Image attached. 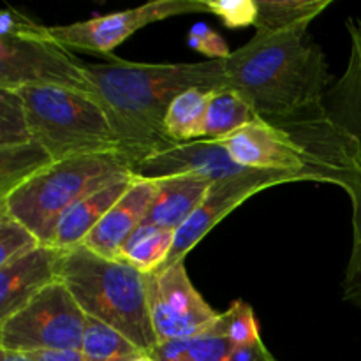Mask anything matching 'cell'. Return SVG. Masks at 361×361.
<instances>
[{
	"mask_svg": "<svg viewBox=\"0 0 361 361\" xmlns=\"http://www.w3.org/2000/svg\"><path fill=\"white\" fill-rule=\"evenodd\" d=\"M87 73L133 166L176 145L166 136L164 118L180 94L190 88L214 92L228 85L224 60L140 63L111 56L104 63L87 62Z\"/></svg>",
	"mask_w": 361,
	"mask_h": 361,
	"instance_id": "6da1fadb",
	"label": "cell"
},
{
	"mask_svg": "<svg viewBox=\"0 0 361 361\" xmlns=\"http://www.w3.org/2000/svg\"><path fill=\"white\" fill-rule=\"evenodd\" d=\"M219 141L243 168L331 183L351 200L361 194L358 141L334 122L324 104L284 118H259Z\"/></svg>",
	"mask_w": 361,
	"mask_h": 361,
	"instance_id": "7a4b0ae2",
	"label": "cell"
},
{
	"mask_svg": "<svg viewBox=\"0 0 361 361\" xmlns=\"http://www.w3.org/2000/svg\"><path fill=\"white\" fill-rule=\"evenodd\" d=\"M224 62L228 87L264 120L323 104L331 87L326 56L307 30L256 32Z\"/></svg>",
	"mask_w": 361,
	"mask_h": 361,
	"instance_id": "3957f363",
	"label": "cell"
},
{
	"mask_svg": "<svg viewBox=\"0 0 361 361\" xmlns=\"http://www.w3.org/2000/svg\"><path fill=\"white\" fill-rule=\"evenodd\" d=\"M56 277L87 317L122 334L143 353L154 351L157 338L148 314L145 274L137 268L80 245L60 250Z\"/></svg>",
	"mask_w": 361,
	"mask_h": 361,
	"instance_id": "277c9868",
	"label": "cell"
},
{
	"mask_svg": "<svg viewBox=\"0 0 361 361\" xmlns=\"http://www.w3.org/2000/svg\"><path fill=\"white\" fill-rule=\"evenodd\" d=\"M133 176V161L122 152L62 159L2 197L0 208L27 226L42 245L53 247L60 219L71 207L108 183Z\"/></svg>",
	"mask_w": 361,
	"mask_h": 361,
	"instance_id": "5b68a950",
	"label": "cell"
},
{
	"mask_svg": "<svg viewBox=\"0 0 361 361\" xmlns=\"http://www.w3.org/2000/svg\"><path fill=\"white\" fill-rule=\"evenodd\" d=\"M34 141L55 161L122 152L120 137L101 99L67 88H21ZM126 155V154H123Z\"/></svg>",
	"mask_w": 361,
	"mask_h": 361,
	"instance_id": "8992f818",
	"label": "cell"
},
{
	"mask_svg": "<svg viewBox=\"0 0 361 361\" xmlns=\"http://www.w3.org/2000/svg\"><path fill=\"white\" fill-rule=\"evenodd\" d=\"M30 87L67 88L99 97L85 60L60 44L49 27L6 6L0 16V88Z\"/></svg>",
	"mask_w": 361,
	"mask_h": 361,
	"instance_id": "52a82bcc",
	"label": "cell"
},
{
	"mask_svg": "<svg viewBox=\"0 0 361 361\" xmlns=\"http://www.w3.org/2000/svg\"><path fill=\"white\" fill-rule=\"evenodd\" d=\"M87 314L60 281L0 321V348L34 353L83 348Z\"/></svg>",
	"mask_w": 361,
	"mask_h": 361,
	"instance_id": "ba28073f",
	"label": "cell"
},
{
	"mask_svg": "<svg viewBox=\"0 0 361 361\" xmlns=\"http://www.w3.org/2000/svg\"><path fill=\"white\" fill-rule=\"evenodd\" d=\"M145 286L157 344L197 337L210 330L221 316L192 286L185 261L147 274Z\"/></svg>",
	"mask_w": 361,
	"mask_h": 361,
	"instance_id": "9c48e42d",
	"label": "cell"
},
{
	"mask_svg": "<svg viewBox=\"0 0 361 361\" xmlns=\"http://www.w3.org/2000/svg\"><path fill=\"white\" fill-rule=\"evenodd\" d=\"M207 13L204 0H157L134 9L104 14L87 21L49 27L53 37L69 49L109 55L134 32L155 21L182 14Z\"/></svg>",
	"mask_w": 361,
	"mask_h": 361,
	"instance_id": "30bf717a",
	"label": "cell"
},
{
	"mask_svg": "<svg viewBox=\"0 0 361 361\" xmlns=\"http://www.w3.org/2000/svg\"><path fill=\"white\" fill-rule=\"evenodd\" d=\"M300 182L295 175L284 171H261V169H247L240 175L228 176V178L212 182L203 203L197 207L192 217L176 231L175 243L169 252L168 259L161 268L171 267L178 261H185L187 254L231 212L249 197L256 196L261 190L270 187L282 185V183Z\"/></svg>",
	"mask_w": 361,
	"mask_h": 361,
	"instance_id": "8fae6325",
	"label": "cell"
},
{
	"mask_svg": "<svg viewBox=\"0 0 361 361\" xmlns=\"http://www.w3.org/2000/svg\"><path fill=\"white\" fill-rule=\"evenodd\" d=\"M249 168L236 164L219 140H201L176 143L166 150L155 152L133 166L134 178L161 180L168 176L196 173L210 182L240 175Z\"/></svg>",
	"mask_w": 361,
	"mask_h": 361,
	"instance_id": "7c38bea8",
	"label": "cell"
},
{
	"mask_svg": "<svg viewBox=\"0 0 361 361\" xmlns=\"http://www.w3.org/2000/svg\"><path fill=\"white\" fill-rule=\"evenodd\" d=\"M157 192L155 180L134 178L127 192L113 204L111 210L102 217L87 236L83 245L99 256L120 259L123 243L141 226L152 201Z\"/></svg>",
	"mask_w": 361,
	"mask_h": 361,
	"instance_id": "4fadbf2b",
	"label": "cell"
},
{
	"mask_svg": "<svg viewBox=\"0 0 361 361\" xmlns=\"http://www.w3.org/2000/svg\"><path fill=\"white\" fill-rule=\"evenodd\" d=\"M59 256L60 249L41 245L0 267V321L13 316L48 286L59 281Z\"/></svg>",
	"mask_w": 361,
	"mask_h": 361,
	"instance_id": "5bb4252c",
	"label": "cell"
},
{
	"mask_svg": "<svg viewBox=\"0 0 361 361\" xmlns=\"http://www.w3.org/2000/svg\"><path fill=\"white\" fill-rule=\"evenodd\" d=\"M157 192L141 226L178 231L203 203L212 182L196 173L155 180Z\"/></svg>",
	"mask_w": 361,
	"mask_h": 361,
	"instance_id": "9a60e30c",
	"label": "cell"
},
{
	"mask_svg": "<svg viewBox=\"0 0 361 361\" xmlns=\"http://www.w3.org/2000/svg\"><path fill=\"white\" fill-rule=\"evenodd\" d=\"M349 59L344 74L326 92L323 104L337 126L358 141L361 148V20L348 18Z\"/></svg>",
	"mask_w": 361,
	"mask_h": 361,
	"instance_id": "2e32d148",
	"label": "cell"
},
{
	"mask_svg": "<svg viewBox=\"0 0 361 361\" xmlns=\"http://www.w3.org/2000/svg\"><path fill=\"white\" fill-rule=\"evenodd\" d=\"M133 180L134 176L108 183V185L101 187L99 190L78 201L74 207H71L66 212V215L60 219L55 240H53V247L66 250L83 245V242L94 231L95 226L111 210L113 204L127 192Z\"/></svg>",
	"mask_w": 361,
	"mask_h": 361,
	"instance_id": "e0dca14e",
	"label": "cell"
},
{
	"mask_svg": "<svg viewBox=\"0 0 361 361\" xmlns=\"http://www.w3.org/2000/svg\"><path fill=\"white\" fill-rule=\"evenodd\" d=\"M256 32L307 30L331 0H256Z\"/></svg>",
	"mask_w": 361,
	"mask_h": 361,
	"instance_id": "ac0fdd59",
	"label": "cell"
},
{
	"mask_svg": "<svg viewBox=\"0 0 361 361\" xmlns=\"http://www.w3.org/2000/svg\"><path fill=\"white\" fill-rule=\"evenodd\" d=\"M256 120H259V116L252 106L238 92L226 85L210 92L203 137L224 140Z\"/></svg>",
	"mask_w": 361,
	"mask_h": 361,
	"instance_id": "d6986e66",
	"label": "cell"
},
{
	"mask_svg": "<svg viewBox=\"0 0 361 361\" xmlns=\"http://www.w3.org/2000/svg\"><path fill=\"white\" fill-rule=\"evenodd\" d=\"M208 97L210 92L190 88L171 102L164 118V133L173 143H187L204 136Z\"/></svg>",
	"mask_w": 361,
	"mask_h": 361,
	"instance_id": "ffe728a7",
	"label": "cell"
},
{
	"mask_svg": "<svg viewBox=\"0 0 361 361\" xmlns=\"http://www.w3.org/2000/svg\"><path fill=\"white\" fill-rule=\"evenodd\" d=\"M51 162L53 159L37 141L0 147V200Z\"/></svg>",
	"mask_w": 361,
	"mask_h": 361,
	"instance_id": "44dd1931",
	"label": "cell"
},
{
	"mask_svg": "<svg viewBox=\"0 0 361 361\" xmlns=\"http://www.w3.org/2000/svg\"><path fill=\"white\" fill-rule=\"evenodd\" d=\"M175 231L154 228V226H140L123 243L120 250V259L127 261L141 274H152L159 270L168 259L175 243Z\"/></svg>",
	"mask_w": 361,
	"mask_h": 361,
	"instance_id": "7402d4cb",
	"label": "cell"
},
{
	"mask_svg": "<svg viewBox=\"0 0 361 361\" xmlns=\"http://www.w3.org/2000/svg\"><path fill=\"white\" fill-rule=\"evenodd\" d=\"M231 351L233 345L212 326L187 341L157 344L150 355L157 361H226Z\"/></svg>",
	"mask_w": 361,
	"mask_h": 361,
	"instance_id": "603a6c76",
	"label": "cell"
},
{
	"mask_svg": "<svg viewBox=\"0 0 361 361\" xmlns=\"http://www.w3.org/2000/svg\"><path fill=\"white\" fill-rule=\"evenodd\" d=\"M81 351L85 355V361H130L143 355V351L129 338L92 317H87Z\"/></svg>",
	"mask_w": 361,
	"mask_h": 361,
	"instance_id": "cb8c5ba5",
	"label": "cell"
},
{
	"mask_svg": "<svg viewBox=\"0 0 361 361\" xmlns=\"http://www.w3.org/2000/svg\"><path fill=\"white\" fill-rule=\"evenodd\" d=\"M34 141L20 90L0 88V147Z\"/></svg>",
	"mask_w": 361,
	"mask_h": 361,
	"instance_id": "d4e9b609",
	"label": "cell"
},
{
	"mask_svg": "<svg viewBox=\"0 0 361 361\" xmlns=\"http://www.w3.org/2000/svg\"><path fill=\"white\" fill-rule=\"evenodd\" d=\"M214 330L222 335L233 348L249 345L261 338L252 307L242 300L233 302L231 307L219 316L214 324Z\"/></svg>",
	"mask_w": 361,
	"mask_h": 361,
	"instance_id": "484cf974",
	"label": "cell"
},
{
	"mask_svg": "<svg viewBox=\"0 0 361 361\" xmlns=\"http://www.w3.org/2000/svg\"><path fill=\"white\" fill-rule=\"evenodd\" d=\"M41 245L37 236L27 226L0 208V267Z\"/></svg>",
	"mask_w": 361,
	"mask_h": 361,
	"instance_id": "4316f807",
	"label": "cell"
},
{
	"mask_svg": "<svg viewBox=\"0 0 361 361\" xmlns=\"http://www.w3.org/2000/svg\"><path fill=\"white\" fill-rule=\"evenodd\" d=\"M353 250L342 282L345 302L361 307V194L353 197Z\"/></svg>",
	"mask_w": 361,
	"mask_h": 361,
	"instance_id": "83f0119b",
	"label": "cell"
},
{
	"mask_svg": "<svg viewBox=\"0 0 361 361\" xmlns=\"http://www.w3.org/2000/svg\"><path fill=\"white\" fill-rule=\"evenodd\" d=\"M207 13L217 16L228 28H243L256 23V0H204Z\"/></svg>",
	"mask_w": 361,
	"mask_h": 361,
	"instance_id": "f1b7e54d",
	"label": "cell"
},
{
	"mask_svg": "<svg viewBox=\"0 0 361 361\" xmlns=\"http://www.w3.org/2000/svg\"><path fill=\"white\" fill-rule=\"evenodd\" d=\"M187 41H189L190 48L207 55L208 60H226L231 55L224 39L217 32L212 30L207 23L192 25L189 35H187Z\"/></svg>",
	"mask_w": 361,
	"mask_h": 361,
	"instance_id": "f546056e",
	"label": "cell"
},
{
	"mask_svg": "<svg viewBox=\"0 0 361 361\" xmlns=\"http://www.w3.org/2000/svg\"><path fill=\"white\" fill-rule=\"evenodd\" d=\"M35 361H85L81 349H51V351L28 353Z\"/></svg>",
	"mask_w": 361,
	"mask_h": 361,
	"instance_id": "4dcf8cb0",
	"label": "cell"
},
{
	"mask_svg": "<svg viewBox=\"0 0 361 361\" xmlns=\"http://www.w3.org/2000/svg\"><path fill=\"white\" fill-rule=\"evenodd\" d=\"M0 361H35L28 353L11 351V349L0 348Z\"/></svg>",
	"mask_w": 361,
	"mask_h": 361,
	"instance_id": "1f68e13d",
	"label": "cell"
},
{
	"mask_svg": "<svg viewBox=\"0 0 361 361\" xmlns=\"http://www.w3.org/2000/svg\"><path fill=\"white\" fill-rule=\"evenodd\" d=\"M130 361H157V360H155L152 355H148V353H143V355L136 356V358H133Z\"/></svg>",
	"mask_w": 361,
	"mask_h": 361,
	"instance_id": "d6a6232c",
	"label": "cell"
}]
</instances>
